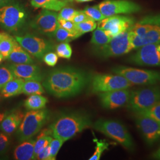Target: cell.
Instances as JSON below:
<instances>
[{"label":"cell","instance_id":"obj_1","mask_svg":"<svg viewBox=\"0 0 160 160\" xmlns=\"http://www.w3.org/2000/svg\"><path fill=\"white\" fill-rule=\"evenodd\" d=\"M89 81V77L84 71L68 67L51 71L45 77L42 85L52 96L67 98L78 94Z\"/></svg>","mask_w":160,"mask_h":160},{"label":"cell","instance_id":"obj_2","mask_svg":"<svg viewBox=\"0 0 160 160\" xmlns=\"http://www.w3.org/2000/svg\"><path fill=\"white\" fill-rule=\"evenodd\" d=\"M92 125V120L88 115L80 112H69L58 116L49 128L53 137L65 142Z\"/></svg>","mask_w":160,"mask_h":160},{"label":"cell","instance_id":"obj_3","mask_svg":"<svg viewBox=\"0 0 160 160\" xmlns=\"http://www.w3.org/2000/svg\"><path fill=\"white\" fill-rule=\"evenodd\" d=\"M28 14L17 0H3L0 2V25L8 32H17L26 23Z\"/></svg>","mask_w":160,"mask_h":160},{"label":"cell","instance_id":"obj_4","mask_svg":"<svg viewBox=\"0 0 160 160\" xmlns=\"http://www.w3.org/2000/svg\"><path fill=\"white\" fill-rule=\"evenodd\" d=\"M50 113L48 109L29 110L23 118L17 129V139L20 142L29 139L41 131L49 119Z\"/></svg>","mask_w":160,"mask_h":160},{"label":"cell","instance_id":"obj_5","mask_svg":"<svg viewBox=\"0 0 160 160\" xmlns=\"http://www.w3.org/2000/svg\"><path fill=\"white\" fill-rule=\"evenodd\" d=\"M94 128L120 143L124 148L133 150L134 144L126 127L118 120L100 119L93 125Z\"/></svg>","mask_w":160,"mask_h":160},{"label":"cell","instance_id":"obj_6","mask_svg":"<svg viewBox=\"0 0 160 160\" xmlns=\"http://www.w3.org/2000/svg\"><path fill=\"white\" fill-rule=\"evenodd\" d=\"M160 102V87H147L132 91L127 106L132 112L138 113Z\"/></svg>","mask_w":160,"mask_h":160},{"label":"cell","instance_id":"obj_7","mask_svg":"<svg viewBox=\"0 0 160 160\" xmlns=\"http://www.w3.org/2000/svg\"><path fill=\"white\" fill-rule=\"evenodd\" d=\"M130 29L112 38L107 44L97 46L94 53L99 57L107 58L120 56L133 49L130 40Z\"/></svg>","mask_w":160,"mask_h":160},{"label":"cell","instance_id":"obj_8","mask_svg":"<svg viewBox=\"0 0 160 160\" xmlns=\"http://www.w3.org/2000/svg\"><path fill=\"white\" fill-rule=\"evenodd\" d=\"M112 71L114 74L123 77L132 85H154L160 82L159 71L133 68L124 66L114 67Z\"/></svg>","mask_w":160,"mask_h":160},{"label":"cell","instance_id":"obj_9","mask_svg":"<svg viewBox=\"0 0 160 160\" xmlns=\"http://www.w3.org/2000/svg\"><path fill=\"white\" fill-rule=\"evenodd\" d=\"M139 22L145 26L148 32L143 37H137L130 33V40L133 49L149 43H160V14L147 16Z\"/></svg>","mask_w":160,"mask_h":160},{"label":"cell","instance_id":"obj_10","mask_svg":"<svg viewBox=\"0 0 160 160\" xmlns=\"http://www.w3.org/2000/svg\"><path fill=\"white\" fill-rule=\"evenodd\" d=\"M93 92H104L126 89L132 84L125 78L117 74H97L90 80Z\"/></svg>","mask_w":160,"mask_h":160},{"label":"cell","instance_id":"obj_11","mask_svg":"<svg viewBox=\"0 0 160 160\" xmlns=\"http://www.w3.org/2000/svg\"><path fill=\"white\" fill-rule=\"evenodd\" d=\"M14 38L24 50L38 59H42L46 53L51 51L53 48L49 41L33 34L16 36Z\"/></svg>","mask_w":160,"mask_h":160},{"label":"cell","instance_id":"obj_12","mask_svg":"<svg viewBox=\"0 0 160 160\" xmlns=\"http://www.w3.org/2000/svg\"><path fill=\"white\" fill-rule=\"evenodd\" d=\"M30 26L40 34L54 37L59 27L58 14L55 11L43 9L31 22Z\"/></svg>","mask_w":160,"mask_h":160},{"label":"cell","instance_id":"obj_13","mask_svg":"<svg viewBox=\"0 0 160 160\" xmlns=\"http://www.w3.org/2000/svg\"><path fill=\"white\" fill-rule=\"evenodd\" d=\"M138 49L129 59L131 63L141 66H160V43H149Z\"/></svg>","mask_w":160,"mask_h":160},{"label":"cell","instance_id":"obj_14","mask_svg":"<svg viewBox=\"0 0 160 160\" xmlns=\"http://www.w3.org/2000/svg\"><path fill=\"white\" fill-rule=\"evenodd\" d=\"M98 7L106 17L120 14H131L141 10L140 6L137 4L127 0H106Z\"/></svg>","mask_w":160,"mask_h":160},{"label":"cell","instance_id":"obj_15","mask_svg":"<svg viewBox=\"0 0 160 160\" xmlns=\"http://www.w3.org/2000/svg\"><path fill=\"white\" fill-rule=\"evenodd\" d=\"M134 24V20L131 17L115 15L106 17L100 21L98 28L105 30L112 38H113L130 29Z\"/></svg>","mask_w":160,"mask_h":160},{"label":"cell","instance_id":"obj_16","mask_svg":"<svg viewBox=\"0 0 160 160\" xmlns=\"http://www.w3.org/2000/svg\"><path fill=\"white\" fill-rule=\"evenodd\" d=\"M136 124L143 139L152 145L160 138V123L147 115L136 114Z\"/></svg>","mask_w":160,"mask_h":160},{"label":"cell","instance_id":"obj_17","mask_svg":"<svg viewBox=\"0 0 160 160\" xmlns=\"http://www.w3.org/2000/svg\"><path fill=\"white\" fill-rule=\"evenodd\" d=\"M131 91L126 89L117 90L101 92L99 94L100 101L104 108L114 109L127 106L129 101Z\"/></svg>","mask_w":160,"mask_h":160},{"label":"cell","instance_id":"obj_18","mask_svg":"<svg viewBox=\"0 0 160 160\" xmlns=\"http://www.w3.org/2000/svg\"><path fill=\"white\" fill-rule=\"evenodd\" d=\"M15 77L24 80H36L41 81L43 75L40 68L33 63H12L8 65Z\"/></svg>","mask_w":160,"mask_h":160},{"label":"cell","instance_id":"obj_19","mask_svg":"<svg viewBox=\"0 0 160 160\" xmlns=\"http://www.w3.org/2000/svg\"><path fill=\"white\" fill-rule=\"evenodd\" d=\"M21 110H13L11 113L6 114L0 125V131L7 135H11L15 131L21 124L24 116Z\"/></svg>","mask_w":160,"mask_h":160},{"label":"cell","instance_id":"obj_20","mask_svg":"<svg viewBox=\"0 0 160 160\" xmlns=\"http://www.w3.org/2000/svg\"><path fill=\"white\" fill-rule=\"evenodd\" d=\"M35 142L36 141L32 138L22 141L14 150V158L17 160H35Z\"/></svg>","mask_w":160,"mask_h":160},{"label":"cell","instance_id":"obj_21","mask_svg":"<svg viewBox=\"0 0 160 160\" xmlns=\"http://www.w3.org/2000/svg\"><path fill=\"white\" fill-rule=\"evenodd\" d=\"M12 63H33V58L29 55V53L24 50L20 46L17 41L12 50V52L7 58Z\"/></svg>","mask_w":160,"mask_h":160},{"label":"cell","instance_id":"obj_22","mask_svg":"<svg viewBox=\"0 0 160 160\" xmlns=\"http://www.w3.org/2000/svg\"><path fill=\"white\" fill-rule=\"evenodd\" d=\"M24 80L15 77L8 81L0 91L1 95L5 98L12 97L22 93Z\"/></svg>","mask_w":160,"mask_h":160},{"label":"cell","instance_id":"obj_23","mask_svg":"<svg viewBox=\"0 0 160 160\" xmlns=\"http://www.w3.org/2000/svg\"><path fill=\"white\" fill-rule=\"evenodd\" d=\"M31 4L35 8H42L55 12L60 11L68 2L59 0H32Z\"/></svg>","mask_w":160,"mask_h":160},{"label":"cell","instance_id":"obj_24","mask_svg":"<svg viewBox=\"0 0 160 160\" xmlns=\"http://www.w3.org/2000/svg\"><path fill=\"white\" fill-rule=\"evenodd\" d=\"M48 100L42 94L30 95L24 102L25 108L28 110H35L44 109Z\"/></svg>","mask_w":160,"mask_h":160},{"label":"cell","instance_id":"obj_25","mask_svg":"<svg viewBox=\"0 0 160 160\" xmlns=\"http://www.w3.org/2000/svg\"><path fill=\"white\" fill-rule=\"evenodd\" d=\"M16 42L15 38H13L9 34L2 33V37L0 39V53L5 59H7Z\"/></svg>","mask_w":160,"mask_h":160},{"label":"cell","instance_id":"obj_26","mask_svg":"<svg viewBox=\"0 0 160 160\" xmlns=\"http://www.w3.org/2000/svg\"><path fill=\"white\" fill-rule=\"evenodd\" d=\"M45 92L44 87L40 81L36 80H24L22 93L28 95L42 94Z\"/></svg>","mask_w":160,"mask_h":160},{"label":"cell","instance_id":"obj_27","mask_svg":"<svg viewBox=\"0 0 160 160\" xmlns=\"http://www.w3.org/2000/svg\"><path fill=\"white\" fill-rule=\"evenodd\" d=\"M112 38L105 30L98 28L92 33L91 43L95 46H103L109 43Z\"/></svg>","mask_w":160,"mask_h":160},{"label":"cell","instance_id":"obj_28","mask_svg":"<svg viewBox=\"0 0 160 160\" xmlns=\"http://www.w3.org/2000/svg\"><path fill=\"white\" fill-rule=\"evenodd\" d=\"M81 36V34L78 32H69L66 29L59 26L54 34V37L58 42H69Z\"/></svg>","mask_w":160,"mask_h":160},{"label":"cell","instance_id":"obj_29","mask_svg":"<svg viewBox=\"0 0 160 160\" xmlns=\"http://www.w3.org/2000/svg\"><path fill=\"white\" fill-rule=\"evenodd\" d=\"M14 78L15 76L8 67L0 66V91L8 81Z\"/></svg>","mask_w":160,"mask_h":160},{"label":"cell","instance_id":"obj_30","mask_svg":"<svg viewBox=\"0 0 160 160\" xmlns=\"http://www.w3.org/2000/svg\"><path fill=\"white\" fill-rule=\"evenodd\" d=\"M94 141L96 143V150L89 160H99L103 152L109 148V143L104 140H98L97 139H94Z\"/></svg>","mask_w":160,"mask_h":160},{"label":"cell","instance_id":"obj_31","mask_svg":"<svg viewBox=\"0 0 160 160\" xmlns=\"http://www.w3.org/2000/svg\"><path fill=\"white\" fill-rule=\"evenodd\" d=\"M75 24L77 30L81 35L92 32L96 29L97 27V23L92 20H89Z\"/></svg>","mask_w":160,"mask_h":160},{"label":"cell","instance_id":"obj_32","mask_svg":"<svg viewBox=\"0 0 160 160\" xmlns=\"http://www.w3.org/2000/svg\"><path fill=\"white\" fill-rule=\"evenodd\" d=\"M83 11L86 12V14L88 17H90L91 19L95 22H100L106 18L100 11L98 5L87 7Z\"/></svg>","mask_w":160,"mask_h":160},{"label":"cell","instance_id":"obj_33","mask_svg":"<svg viewBox=\"0 0 160 160\" xmlns=\"http://www.w3.org/2000/svg\"><path fill=\"white\" fill-rule=\"evenodd\" d=\"M57 53L58 57L69 59L72 53L71 47L67 42H62L56 48Z\"/></svg>","mask_w":160,"mask_h":160},{"label":"cell","instance_id":"obj_34","mask_svg":"<svg viewBox=\"0 0 160 160\" xmlns=\"http://www.w3.org/2000/svg\"><path fill=\"white\" fill-rule=\"evenodd\" d=\"M53 138L51 136H45L43 137L37 138V140L34 144V158L38 154L40 151L48 146L51 142Z\"/></svg>","mask_w":160,"mask_h":160},{"label":"cell","instance_id":"obj_35","mask_svg":"<svg viewBox=\"0 0 160 160\" xmlns=\"http://www.w3.org/2000/svg\"><path fill=\"white\" fill-rule=\"evenodd\" d=\"M136 114H142L147 115L149 117L153 118L160 123V102L156 103L152 107L147 110L141 112Z\"/></svg>","mask_w":160,"mask_h":160},{"label":"cell","instance_id":"obj_36","mask_svg":"<svg viewBox=\"0 0 160 160\" xmlns=\"http://www.w3.org/2000/svg\"><path fill=\"white\" fill-rule=\"evenodd\" d=\"M65 142L62 139L53 138L52 139L51 142L49 144L50 150H51V160H56L58 151L62 146Z\"/></svg>","mask_w":160,"mask_h":160},{"label":"cell","instance_id":"obj_37","mask_svg":"<svg viewBox=\"0 0 160 160\" xmlns=\"http://www.w3.org/2000/svg\"><path fill=\"white\" fill-rule=\"evenodd\" d=\"M77 12L78 11L75 10L74 8L66 7L65 6L60 10L59 13L58 14V19L72 21Z\"/></svg>","mask_w":160,"mask_h":160},{"label":"cell","instance_id":"obj_38","mask_svg":"<svg viewBox=\"0 0 160 160\" xmlns=\"http://www.w3.org/2000/svg\"><path fill=\"white\" fill-rule=\"evenodd\" d=\"M10 145V138L8 135L0 132V157L5 154L8 151Z\"/></svg>","mask_w":160,"mask_h":160},{"label":"cell","instance_id":"obj_39","mask_svg":"<svg viewBox=\"0 0 160 160\" xmlns=\"http://www.w3.org/2000/svg\"><path fill=\"white\" fill-rule=\"evenodd\" d=\"M42 59L48 66L55 67L57 63L58 57L55 53L50 51L46 53Z\"/></svg>","mask_w":160,"mask_h":160},{"label":"cell","instance_id":"obj_40","mask_svg":"<svg viewBox=\"0 0 160 160\" xmlns=\"http://www.w3.org/2000/svg\"><path fill=\"white\" fill-rule=\"evenodd\" d=\"M58 23L59 26L62 28L63 29H66L72 32H78L76 29V24L72 21L58 19Z\"/></svg>","mask_w":160,"mask_h":160},{"label":"cell","instance_id":"obj_41","mask_svg":"<svg viewBox=\"0 0 160 160\" xmlns=\"http://www.w3.org/2000/svg\"><path fill=\"white\" fill-rule=\"evenodd\" d=\"M89 20L92 19L86 14L85 12L84 11H78L74 17L73 18L72 22H73L75 24H78Z\"/></svg>","mask_w":160,"mask_h":160},{"label":"cell","instance_id":"obj_42","mask_svg":"<svg viewBox=\"0 0 160 160\" xmlns=\"http://www.w3.org/2000/svg\"><path fill=\"white\" fill-rule=\"evenodd\" d=\"M35 160H51V150L49 145L36 156Z\"/></svg>","mask_w":160,"mask_h":160},{"label":"cell","instance_id":"obj_43","mask_svg":"<svg viewBox=\"0 0 160 160\" xmlns=\"http://www.w3.org/2000/svg\"><path fill=\"white\" fill-rule=\"evenodd\" d=\"M52 136L51 130L49 129V128L44 129L43 130H42L40 131V134L38 136L37 138H39L43 137H45V136Z\"/></svg>","mask_w":160,"mask_h":160},{"label":"cell","instance_id":"obj_44","mask_svg":"<svg viewBox=\"0 0 160 160\" xmlns=\"http://www.w3.org/2000/svg\"><path fill=\"white\" fill-rule=\"evenodd\" d=\"M153 157L155 159L160 160V148L157 151H156L153 154Z\"/></svg>","mask_w":160,"mask_h":160},{"label":"cell","instance_id":"obj_45","mask_svg":"<svg viewBox=\"0 0 160 160\" xmlns=\"http://www.w3.org/2000/svg\"><path fill=\"white\" fill-rule=\"evenodd\" d=\"M7 114V113H6V112L0 111V125H1V123L2 121L4 119V118H5V116H6Z\"/></svg>","mask_w":160,"mask_h":160},{"label":"cell","instance_id":"obj_46","mask_svg":"<svg viewBox=\"0 0 160 160\" xmlns=\"http://www.w3.org/2000/svg\"><path fill=\"white\" fill-rule=\"evenodd\" d=\"M4 59H4V57L0 53V63L1 62H2V61L4 60Z\"/></svg>","mask_w":160,"mask_h":160},{"label":"cell","instance_id":"obj_47","mask_svg":"<svg viewBox=\"0 0 160 160\" xmlns=\"http://www.w3.org/2000/svg\"><path fill=\"white\" fill-rule=\"evenodd\" d=\"M77 2H87V1H92V0H76Z\"/></svg>","mask_w":160,"mask_h":160},{"label":"cell","instance_id":"obj_48","mask_svg":"<svg viewBox=\"0 0 160 160\" xmlns=\"http://www.w3.org/2000/svg\"><path fill=\"white\" fill-rule=\"evenodd\" d=\"M59 1H64V2H72L73 0H59Z\"/></svg>","mask_w":160,"mask_h":160},{"label":"cell","instance_id":"obj_49","mask_svg":"<svg viewBox=\"0 0 160 160\" xmlns=\"http://www.w3.org/2000/svg\"><path fill=\"white\" fill-rule=\"evenodd\" d=\"M1 37H2V33H0V39H1Z\"/></svg>","mask_w":160,"mask_h":160},{"label":"cell","instance_id":"obj_50","mask_svg":"<svg viewBox=\"0 0 160 160\" xmlns=\"http://www.w3.org/2000/svg\"><path fill=\"white\" fill-rule=\"evenodd\" d=\"M2 1H3V0H0V2H1Z\"/></svg>","mask_w":160,"mask_h":160}]
</instances>
